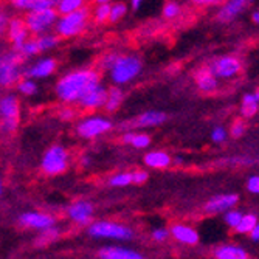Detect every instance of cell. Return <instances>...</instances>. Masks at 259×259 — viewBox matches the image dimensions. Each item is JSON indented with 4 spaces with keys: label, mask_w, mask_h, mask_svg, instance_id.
<instances>
[{
    "label": "cell",
    "mask_w": 259,
    "mask_h": 259,
    "mask_svg": "<svg viewBox=\"0 0 259 259\" xmlns=\"http://www.w3.org/2000/svg\"><path fill=\"white\" fill-rule=\"evenodd\" d=\"M100 84V75L95 70H79V72L70 73L64 76L56 90L62 101H79L87 93L95 90Z\"/></svg>",
    "instance_id": "obj_1"
},
{
    "label": "cell",
    "mask_w": 259,
    "mask_h": 259,
    "mask_svg": "<svg viewBox=\"0 0 259 259\" xmlns=\"http://www.w3.org/2000/svg\"><path fill=\"white\" fill-rule=\"evenodd\" d=\"M141 70V62L135 56H118L112 67V79L116 84H124L134 79Z\"/></svg>",
    "instance_id": "obj_2"
},
{
    "label": "cell",
    "mask_w": 259,
    "mask_h": 259,
    "mask_svg": "<svg viewBox=\"0 0 259 259\" xmlns=\"http://www.w3.org/2000/svg\"><path fill=\"white\" fill-rule=\"evenodd\" d=\"M19 123V101L16 97L8 95L0 100V129L13 134Z\"/></svg>",
    "instance_id": "obj_3"
},
{
    "label": "cell",
    "mask_w": 259,
    "mask_h": 259,
    "mask_svg": "<svg viewBox=\"0 0 259 259\" xmlns=\"http://www.w3.org/2000/svg\"><path fill=\"white\" fill-rule=\"evenodd\" d=\"M87 19H89V8H81L72 14H67L58 23V33L64 37L75 36L84 30Z\"/></svg>",
    "instance_id": "obj_4"
},
{
    "label": "cell",
    "mask_w": 259,
    "mask_h": 259,
    "mask_svg": "<svg viewBox=\"0 0 259 259\" xmlns=\"http://www.w3.org/2000/svg\"><path fill=\"white\" fill-rule=\"evenodd\" d=\"M22 58L19 53H8L0 58V85H11L20 78Z\"/></svg>",
    "instance_id": "obj_5"
},
{
    "label": "cell",
    "mask_w": 259,
    "mask_h": 259,
    "mask_svg": "<svg viewBox=\"0 0 259 259\" xmlns=\"http://www.w3.org/2000/svg\"><path fill=\"white\" fill-rule=\"evenodd\" d=\"M89 233L98 238H112V239H131L134 233L131 228L113 224V222H97L90 225Z\"/></svg>",
    "instance_id": "obj_6"
},
{
    "label": "cell",
    "mask_w": 259,
    "mask_h": 259,
    "mask_svg": "<svg viewBox=\"0 0 259 259\" xmlns=\"http://www.w3.org/2000/svg\"><path fill=\"white\" fill-rule=\"evenodd\" d=\"M42 169L50 174H61L67 169V152L61 146H53L47 151L44 160H42Z\"/></svg>",
    "instance_id": "obj_7"
},
{
    "label": "cell",
    "mask_w": 259,
    "mask_h": 259,
    "mask_svg": "<svg viewBox=\"0 0 259 259\" xmlns=\"http://www.w3.org/2000/svg\"><path fill=\"white\" fill-rule=\"evenodd\" d=\"M241 61L234 56H222L209 64L208 70L216 78H233L241 72Z\"/></svg>",
    "instance_id": "obj_8"
},
{
    "label": "cell",
    "mask_w": 259,
    "mask_h": 259,
    "mask_svg": "<svg viewBox=\"0 0 259 259\" xmlns=\"http://www.w3.org/2000/svg\"><path fill=\"white\" fill-rule=\"evenodd\" d=\"M58 11L49 8V10H39V11H31L25 17V25L30 31L33 33H40L49 28L52 23L56 20Z\"/></svg>",
    "instance_id": "obj_9"
},
{
    "label": "cell",
    "mask_w": 259,
    "mask_h": 259,
    "mask_svg": "<svg viewBox=\"0 0 259 259\" xmlns=\"http://www.w3.org/2000/svg\"><path fill=\"white\" fill-rule=\"evenodd\" d=\"M238 202H239L238 194H219L206 202L205 211L208 214H219L224 213V211H230V208H233Z\"/></svg>",
    "instance_id": "obj_10"
},
{
    "label": "cell",
    "mask_w": 259,
    "mask_h": 259,
    "mask_svg": "<svg viewBox=\"0 0 259 259\" xmlns=\"http://www.w3.org/2000/svg\"><path fill=\"white\" fill-rule=\"evenodd\" d=\"M112 127L110 121L107 120H103V118H90L84 123H81L78 126V132L81 137H85V138H92V137H97L106 131H109Z\"/></svg>",
    "instance_id": "obj_11"
},
{
    "label": "cell",
    "mask_w": 259,
    "mask_h": 259,
    "mask_svg": "<svg viewBox=\"0 0 259 259\" xmlns=\"http://www.w3.org/2000/svg\"><path fill=\"white\" fill-rule=\"evenodd\" d=\"M169 234H172L174 239H177L179 242L186 244V245H196L199 242V239H200L199 238V233L193 227L182 225V224L172 225Z\"/></svg>",
    "instance_id": "obj_12"
},
{
    "label": "cell",
    "mask_w": 259,
    "mask_h": 259,
    "mask_svg": "<svg viewBox=\"0 0 259 259\" xmlns=\"http://www.w3.org/2000/svg\"><path fill=\"white\" fill-rule=\"evenodd\" d=\"M27 36H28V28L25 25V20H22V19H13L10 22V39L14 42L17 50H20L22 47H23Z\"/></svg>",
    "instance_id": "obj_13"
},
{
    "label": "cell",
    "mask_w": 259,
    "mask_h": 259,
    "mask_svg": "<svg viewBox=\"0 0 259 259\" xmlns=\"http://www.w3.org/2000/svg\"><path fill=\"white\" fill-rule=\"evenodd\" d=\"M101 259H145L140 253H135L121 247H104L100 250Z\"/></svg>",
    "instance_id": "obj_14"
},
{
    "label": "cell",
    "mask_w": 259,
    "mask_h": 259,
    "mask_svg": "<svg viewBox=\"0 0 259 259\" xmlns=\"http://www.w3.org/2000/svg\"><path fill=\"white\" fill-rule=\"evenodd\" d=\"M107 103V90H104L103 87H97L95 90H92L90 93H87V95L79 100V104L89 110L95 109V107H100L103 104Z\"/></svg>",
    "instance_id": "obj_15"
},
{
    "label": "cell",
    "mask_w": 259,
    "mask_h": 259,
    "mask_svg": "<svg viewBox=\"0 0 259 259\" xmlns=\"http://www.w3.org/2000/svg\"><path fill=\"white\" fill-rule=\"evenodd\" d=\"M20 222L33 228H49L53 224V218L42 213H25L20 216Z\"/></svg>",
    "instance_id": "obj_16"
},
{
    "label": "cell",
    "mask_w": 259,
    "mask_h": 259,
    "mask_svg": "<svg viewBox=\"0 0 259 259\" xmlns=\"http://www.w3.org/2000/svg\"><path fill=\"white\" fill-rule=\"evenodd\" d=\"M214 257L216 259H248V254L242 247L225 244L214 250Z\"/></svg>",
    "instance_id": "obj_17"
},
{
    "label": "cell",
    "mask_w": 259,
    "mask_h": 259,
    "mask_svg": "<svg viewBox=\"0 0 259 259\" xmlns=\"http://www.w3.org/2000/svg\"><path fill=\"white\" fill-rule=\"evenodd\" d=\"M245 7H247V2H245V0H231V2L225 4V5L219 10L218 19H219L221 22H230L231 19L236 17Z\"/></svg>",
    "instance_id": "obj_18"
},
{
    "label": "cell",
    "mask_w": 259,
    "mask_h": 259,
    "mask_svg": "<svg viewBox=\"0 0 259 259\" xmlns=\"http://www.w3.org/2000/svg\"><path fill=\"white\" fill-rule=\"evenodd\" d=\"M196 82H197V87L205 92V93H209V92H213L216 90L218 87V79L216 76L209 72L208 68H200L199 72L196 73Z\"/></svg>",
    "instance_id": "obj_19"
},
{
    "label": "cell",
    "mask_w": 259,
    "mask_h": 259,
    "mask_svg": "<svg viewBox=\"0 0 259 259\" xmlns=\"http://www.w3.org/2000/svg\"><path fill=\"white\" fill-rule=\"evenodd\" d=\"M68 213H70V218L75 219L76 222H79V224H89L90 216L93 213V208L87 202H78V203H75L72 208H70Z\"/></svg>",
    "instance_id": "obj_20"
},
{
    "label": "cell",
    "mask_w": 259,
    "mask_h": 259,
    "mask_svg": "<svg viewBox=\"0 0 259 259\" xmlns=\"http://www.w3.org/2000/svg\"><path fill=\"white\" fill-rule=\"evenodd\" d=\"M164 120H166V115H164L163 112L151 110V112H146L143 115H140L138 118L135 120L134 124L138 126V127H149V126H158Z\"/></svg>",
    "instance_id": "obj_21"
},
{
    "label": "cell",
    "mask_w": 259,
    "mask_h": 259,
    "mask_svg": "<svg viewBox=\"0 0 259 259\" xmlns=\"http://www.w3.org/2000/svg\"><path fill=\"white\" fill-rule=\"evenodd\" d=\"M145 163L151 168H157V169H161V168H168L171 164V157L166 154V152H161V151H152L149 154H146L145 157Z\"/></svg>",
    "instance_id": "obj_22"
},
{
    "label": "cell",
    "mask_w": 259,
    "mask_h": 259,
    "mask_svg": "<svg viewBox=\"0 0 259 259\" xmlns=\"http://www.w3.org/2000/svg\"><path fill=\"white\" fill-rule=\"evenodd\" d=\"M55 68H56L55 59H44V61H40L37 65H34L31 68L30 75L31 76H37V78H44V76H49L50 73H53Z\"/></svg>",
    "instance_id": "obj_23"
},
{
    "label": "cell",
    "mask_w": 259,
    "mask_h": 259,
    "mask_svg": "<svg viewBox=\"0 0 259 259\" xmlns=\"http://www.w3.org/2000/svg\"><path fill=\"white\" fill-rule=\"evenodd\" d=\"M17 8L23 10H31V11H39V10H49L58 5V2H49V0H42V2H27V0H17L13 4Z\"/></svg>",
    "instance_id": "obj_24"
},
{
    "label": "cell",
    "mask_w": 259,
    "mask_h": 259,
    "mask_svg": "<svg viewBox=\"0 0 259 259\" xmlns=\"http://www.w3.org/2000/svg\"><path fill=\"white\" fill-rule=\"evenodd\" d=\"M123 101V92L118 89V87H112L109 92H107V103H106V109L109 112H115L116 109L120 107Z\"/></svg>",
    "instance_id": "obj_25"
},
{
    "label": "cell",
    "mask_w": 259,
    "mask_h": 259,
    "mask_svg": "<svg viewBox=\"0 0 259 259\" xmlns=\"http://www.w3.org/2000/svg\"><path fill=\"white\" fill-rule=\"evenodd\" d=\"M256 224H257V218H256V214H253V213H248V214H242V219H241V222H239V225L234 228L236 230L239 234H245V233H251L253 231V228L256 227Z\"/></svg>",
    "instance_id": "obj_26"
},
{
    "label": "cell",
    "mask_w": 259,
    "mask_h": 259,
    "mask_svg": "<svg viewBox=\"0 0 259 259\" xmlns=\"http://www.w3.org/2000/svg\"><path fill=\"white\" fill-rule=\"evenodd\" d=\"M84 5V2H81V0H64V2H58V13L59 14H72L78 10H81Z\"/></svg>",
    "instance_id": "obj_27"
},
{
    "label": "cell",
    "mask_w": 259,
    "mask_h": 259,
    "mask_svg": "<svg viewBox=\"0 0 259 259\" xmlns=\"http://www.w3.org/2000/svg\"><path fill=\"white\" fill-rule=\"evenodd\" d=\"M110 10H112V5L109 2H101L95 11V20L98 23L104 22V20H109V16H110Z\"/></svg>",
    "instance_id": "obj_28"
},
{
    "label": "cell",
    "mask_w": 259,
    "mask_h": 259,
    "mask_svg": "<svg viewBox=\"0 0 259 259\" xmlns=\"http://www.w3.org/2000/svg\"><path fill=\"white\" fill-rule=\"evenodd\" d=\"M242 219V213L238 209H230L225 213V224L231 228H236Z\"/></svg>",
    "instance_id": "obj_29"
},
{
    "label": "cell",
    "mask_w": 259,
    "mask_h": 259,
    "mask_svg": "<svg viewBox=\"0 0 259 259\" xmlns=\"http://www.w3.org/2000/svg\"><path fill=\"white\" fill-rule=\"evenodd\" d=\"M131 145L134 148L143 149V148H146V146L151 145V137H148L146 134H134L132 135V140H131Z\"/></svg>",
    "instance_id": "obj_30"
},
{
    "label": "cell",
    "mask_w": 259,
    "mask_h": 259,
    "mask_svg": "<svg viewBox=\"0 0 259 259\" xmlns=\"http://www.w3.org/2000/svg\"><path fill=\"white\" fill-rule=\"evenodd\" d=\"M126 11H127V8H126V5H124V4H116V5H112L109 20H110V22L120 20V19L126 14Z\"/></svg>",
    "instance_id": "obj_31"
},
{
    "label": "cell",
    "mask_w": 259,
    "mask_h": 259,
    "mask_svg": "<svg viewBox=\"0 0 259 259\" xmlns=\"http://www.w3.org/2000/svg\"><path fill=\"white\" fill-rule=\"evenodd\" d=\"M58 37L55 36H44V37H39L36 42H37V47H39V52L40 50H47V49H52V47H55L58 44Z\"/></svg>",
    "instance_id": "obj_32"
},
{
    "label": "cell",
    "mask_w": 259,
    "mask_h": 259,
    "mask_svg": "<svg viewBox=\"0 0 259 259\" xmlns=\"http://www.w3.org/2000/svg\"><path fill=\"white\" fill-rule=\"evenodd\" d=\"M132 183V174L126 172V174H118L110 179V185L112 186H127Z\"/></svg>",
    "instance_id": "obj_33"
},
{
    "label": "cell",
    "mask_w": 259,
    "mask_h": 259,
    "mask_svg": "<svg viewBox=\"0 0 259 259\" xmlns=\"http://www.w3.org/2000/svg\"><path fill=\"white\" fill-rule=\"evenodd\" d=\"M56 236H58V231H56V230H47L45 233H42L40 236L37 238L36 244H37L39 247H42V245H47L49 242H52V241H53Z\"/></svg>",
    "instance_id": "obj_34"
},
{
    "label": "cell",
    "mask_w": 259,
    "mask_h": 259,
    "mask_svg": "<svg viewBox=\"0 0 259 259\" xmlns=\"http://www.w3.org/2000/svg\"><path fill=\"white\" fill-rule=\"evenodd\" d=\"M179 11H180V7L176 2H168L163 7V16L166 19H174L179 14Z\"/></svg>",
    "instance_id": "obj_35"
},
{
    "label": "cell",
    "mask_w": 259,
    "mask_h": 259,
    "mask_svg": "<svg viewBox=\"0 0 259 259\" xmlns=\"http://www.w3.org/2000/svg\"><path fill=\"white\" fill-rule=\"evenodd\" d=\"M245 123L242 121V120H238L236 123H234L233 126H231V131H230V134H231V137L233 138H239V137H242L244 134H245Z\"/></svg>",
    "instance_id": "obj_36"
},
{
    "label": "cell",
    "mask_w": 259,
    "mask_h": 259,
    "mask_svg": "<svg viewBox=\"0 0 259 259\" xmlns=\"http://www.w3.org/2000/svg\"><path fill=\"white\" fill-rule=\"evenodd\" d=\"M20 52L23 55H34L39 52V47H37V42L36 40H31V42H25L23 44V47L20 49Z\"/></svg>",
    "instance_id": "obj_37"
},
{
    "label": "cell",
    "mask_w": 259,
    "mask_h": 259,
    "mask_svg": "<svg viewBox=\"0 0 259 259\" xmlns=\"http://www.w3.org/2000/svg\"><path fill=\"white\" fill-rule=\"evenodd\" d=\"M227 138V131L224 127H216L213 132H211V140L214 141V143H222Z\"/></svg>",
    "instance_id": "obj_38"
},
{
    "label": "cell",
    "mask_w": 259,
    "mask_h": 259,
    "mask_svg": "<svg viewBox=\"0 0 259 259\" xmlns=\"http://www.w3.org/2000/svg\"><path fill=\"white\" fill-rule=\"evenodd\" d=\"M247 190L253 194H259V176H251L247 182Z\"/></svg>",
    "instance_id": "obj_39"
},
{
    "label": "cell",
    "mask_w": 259,
    "mask_h": 259,
    "mask_svg": "<svg viewBox=\"0 0 259 259\" xmlns=\"http://www.w3.org/2000/svg\"><path fill=\"white\" fill-rule=\"evenodd\" d=\"M259 112V104H251V106H242L241 113L245 116V118H251Z\"/></svg>",
    "instance_id": "obj_40"
},
{
    "label": "cell",
    "mask_w": 259,
    "mask_h": 259,
    "mask_svg": "<svg viewBox=\"0 0 259 259\" xmlns=\"http://www.w3.org/2000/svg\"><path fill=\"white\" fill-rule=\"evenodd\" d=\"M168 236H169V231H168V230H164V228H157V230H154V233H152V239L157 241V242L166 241Z\"/></svg>",
    "instance_id": "obj_41"
},
{
    "label": "cell",
    "mask_w": 259,
    "mask_h": 259,
    "mask_svg": "<svg viewBox=\"0 0 259 259\" xmlns=\"http://www.w3.org/2000/svg\"><path fill=\"white\" fill-rule=\"evenodd\" d=\"M19 89L22 93H25V95H33L36 92V84H33L31 81H23V82H20Z\"/></svg>",
    "instance_id": "obj_42"
},
{
    "label": "cell",
    "mask_w": 259,
    "mask_h": 259,
    "mask_svg": "<svg viewBox=\"0 0 259 259\" xmlns=\"http://www.w3.org/2000/svg\"><path fill=\"white\" fill-rule=\"evenodd\" d=\"M148 172L146 171H135L132 172V183H137V185H141L148 180Z\"/></svg>",
    "instance_id": "obj_43"
},
{
    "label": "cell",
    "mask_w": 259,
    "mask_h": 259,
    "mask_svg": "<svg viewBox=\"0 0 259 259\" xmlns=\"http://www.w3.org/2000/svg\"><path fill=\"white\" fill-rule=\"evenodd\" d=\"M251 104H259L256 101L254 93H245L244 98H242V106H251Z\"/></svg>",
    "instance_id": "obj_44"
},
{
    "label": "cell",
    "mask_w": 259,
    "mask_h": 259,
    "mask_svg": "<svg viewBox=\"0 0 259 259\" xmlns=\"http://www.w3.org/2000/svg\"><path fill=\"white\" fill-rule=\"evenodd\" d=\"M75 116V112L73 110H70V109H64L62 112H61V118L62 120H72Z\"/></svg>",
    "instance_id": "obj_45"
},
{
    "label": "cell",
    "mask_w": 259,
    "mask_h": 259,
    "mask_svg": "<svg viewBox=\"0 0 259 259\" xmlns=\"http://www.w3.org/2000/svg\"><path fill=\"white\" fill-rule=\"evenodd\" d=\"M250 238H251L253 241H256V242H259V221H257V224H256V227L253 228V231L250 233Z\"/></svg>",
    "instance_id": "obj_46"
},
{
    "label": "cell",
    "mask_w": 259,
    "mask_h": 259,
    "mask_svg": "<svg viewBox=\"0 0 259 259\" xmlns=\"http://www.w3.org/2000/svg\"><path fill=\"white\" fill-rule=\"evenodd\" d=\"M5 27H7V17L5 16H0V33L4 31Z\"/></svg>",
    "instance_id": "obj_47"
},
{
    "label": "cell",
    "mask_w": 259,
    "mask_h": 259,
    "mask_svg": "<svg viewBox=\"0 0 259 259\" xmlns=\"http://www.w3.org/2000/svg\"><path fill=\"white\" fill-rule=\"evenodd\" d=\"M141 7V2H140V0H135V2H132V8L134 10H138Z\"/></svg>",
    "instance_id": "obj_48"
},
{
    "label": "cell",
    "mask_w": 259,
    "mask_h": 259,
    "mask_svg": "<svg viewBox=\"0 0 259 259\" xmlns=\"http://www.w3.org/2000/svg\"><path fill=\"white\" fill-rule=\"evenodd\" d=\"M251 19H253V22H256V23H259V11H256V13H253V16H251Z\"/></svg>",
    "instance_id": "obj_49"
},
{
    "label": "cell",
    "mask_w": 259,
    "mask_h": 259,
    "mask_svg": "<svg viewBox=\"0 0 259 259\" xmlns=\"http://www.w3.org/2000/svg\"><path fill=\"white\" fill-rule=\"evenodd\" d=\"M254 97H256V101L259 103V90H256V92H254Z\"/></svg>",
    "instance_id": "obj_50"
},
{
    "label": "cell",
    "mask_w": 259,
    "mask_h": 259,
    "mask_svg": "<svg viewBox=\"0 0 259 259\" xmlns=\"http://www.w3.org/2000/svg\"><path fill=\"white\" fill-rule=\"evenodd\" d=\"M0 191H2V183H0Z\"/></svg>",
    "instance_id": "obj_51"
}]
</instances>
